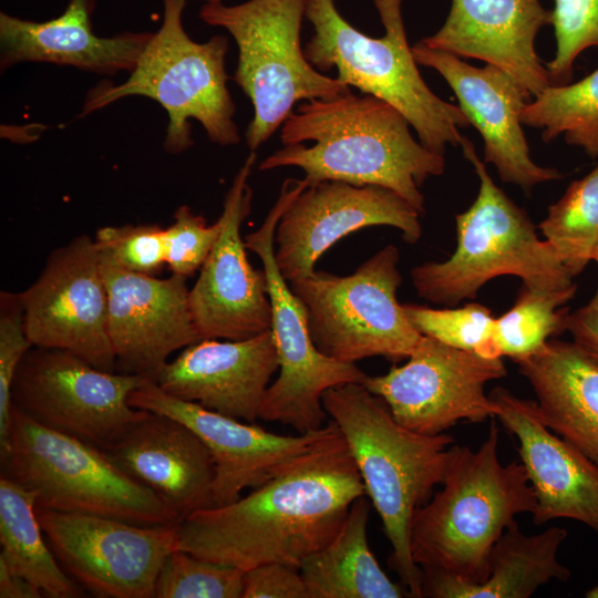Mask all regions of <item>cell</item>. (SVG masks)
<instances>
[{
	"label": "cell",
	"instance_id": "1",
	"mask_svg": "<svg viewBox=\"0 0 598 598\" xmlns=\"http://www.w3.org/2000/svg\"><path fill=\"white\" fill-rule=\"evenodd\" d=\"M331 421V420H330ZM365 489L339 427L281 474L235 502L197 511L178 525V549L248 570L300 567L341 528Z\"/></svg>",
	"mask_w": 598,
	"mask_h": 598
},
{
	"label": "cell",
	"instance_id": "2",
	"mask_svg": "<svg viewBox=\"0 0 598 598\" xmlns=\"http://www.w3.org/2000/svg\"><path fill=\"white\" fill-rule=\"evenodd\" d=\"M406 117L388 102L351 91L330 100L300 103L280 130L282 147L267 156L260 171L299 167L309 185L341 181L378 185L425 212L420 188L441 176L444 155L416 141Z\"/></svg>",
	"mask_w": 598,
	"mask_h": 598
},
{
	"label": "cell",
	"instance_id": "3",
	"mask_svg": "<svg viewBox=\"0 0 598 598\" xmlns=\"http://www.w3.org/2000/svg\"><path fill=\"white\" fill-rule=\"evenodd\" d=\"M322 404L347 442L365 495L380 515L392 547L391 568L410 597H422L421 569L411 554V526L417 509L444 481L453 437L403 426L385 401L363 383L328 389Z\"/></svg>",
	"mask_w": 598,
	"mask_h": 598
},
{
	"label": "cell",
	"instance_id": "4",
	"mask_svg": "<svg viewBox=\"0 0 598 598\" xmlns=\"http://www.w3.org/2000/svg\"><path fill=\"white\" fill-rule=\"evenodd\" d=\"M443 488L414 515L410 546L421 570L467 584L488 575L491 551L523 513L536 509L535 492L519 462L502 464L498 429L476 450L452 445Z\"/></svg>",
	"mask_w": 598,
	"mask_h": 598
},
{
	"label": "cell",
	"instance_id": "5",
	"mask_svg": "<svg viewBox=\"0 0 598 598\" xmlns=\"http://www.w3.org/2000/svg\"><path fill=\"white\" fill-rule=\"evenodd\" d=\"M159 29L144 48L128 78L121 84L102 82L86 94L79 117L127 97L145 96L168 114L164 150L177 155L193 147L190 121H197L210 142L237 145L236 105L228 89L227 37L217 34L196 42L183 22L187 0H162Z\"/></svg>",
	"mask_w": 598,
	"mask_h": 598
},
{
	"label": "cell",
	"instance_id": "6",
	"mask_svg": "<svg viewBox=\"0 0 598 598\" xmlns=\"http://www.w3.org/2000/svg\"><path fill=\"white\" fill-rule=\"evenodd\" d=\"M402 1L373 0L384 34L372 38L340 14L336 0H306L313 34L303 51L318 71L334 68L346 85L394 106L425 147L444 155L447 145H461L460 130L470 123L458 105L440 99L423 80L408 42Z\"/></svg>",
	"mask_w": 598,
	"mask_h": 598
},
{
	"label": "cell",
	"instance_id": "7",
	"mask_svg": "<svg viewBox=\"0 0 598 598\" xmlns=\"http://www.w3.org/2000/svg\"><path fill=\"white\" fill-rule=\"evenodd\" d=\"M460 146L478 177V193L474 203L455 216L457 243L451 257L412 268L411 280L419 297L454 307L474 299L493 278L506 275L539 291L576 286L553 247L538 238L527 213L493 182L473 143L464 136Z\"/></svg>",
	"mask_w": 598,
	"mask_h": 598
},
{
	"label": "cell",
	"instance_id": "8",
	"mask_svg": "<svg viewBox=\"0 0 598 598\" xmlns=\"http://www.w3.org/2000/svg\"><path fill=\"white\" fill-rule=\"evenodd\" d=\"M1 474L37 493V507L146 526L179 524L154 492L84 441L33 421L12 406Z\"/></svg>",
	"mask_w": 598,
	"mask_h": 598
},
{
	"label": "cell",
	"instance_id": "9",
	"mask_svg": "<svg viewBox=\"0 0 598 598\" xmlns=\"http://www.w3.org/2000/svg\"><path fill=\"white\" fill-rule=\"evenodd\" d=\"M306 0L204 3L198 17L226 30L238 48L233 80L250 100L254 115L245 137L256 151L283 124L298 102L330 100L350 92L338 78L318 71L301 47Z\"/></svg>",
	"mask_w": 598,
	"mask_h": 598
},
{
	"label": "cell",
	"instance_id": "10",
	"mask_svg": "<svg viewBox=\"0 0 598 598\" xmlns=\"http://www.w3.org/2000/svg\"><path fill=\"white\" fill-rule=\"evenodd\" d=\"M399 260V249L388 245L351 275L315 270L289 282L321 353L351 363L370 357L395 363L410 357L422 334L396 298L402 283Z\"/></svg>",
	"mask_w": 598,
	"mask_h": 598
},
{
	"label": "cell",
	"instance_id": "11",
	"mask_svg": "<svg viewBox=\"0 0 598 598\" xmlns=\"http://www.w3.org/2000/svg\"><path fill=\"white\" fill-rule=\"evenodd\" d=\"M308 186L305 178L283 181L279 196L258 229L244 237L247 250L262 264L271 303V328L279 374L269 385L259 419L279 422L299 434L316 432L326 424L323 393L346 383H364L368 374L355 363L321 353L315 346L308 316L275 259V233L280 217Z\"/></svg>",
	"mask_w": 598,
	"mask_h": 598
},
{
	"label": "cell",
	"instance_id": "12",
	"mask_svg": "<svg viewBox=\"0 0 598 598\" xmlns=\"http://www.w3.org/2000/svg\"><path fill=\"white\" fill-rule=\"evenodd\" d=\"M147 381L101 370L69 351L32 347L16 372L11 400L43 426L105 450L150 414L128 401Z\"/></svg>",
	"mask_w": 598,
	"mask_h": 598
},
{
	"label": "cell",
	"instance_id": "13",
	"mask_svg": "<svg viewBox=\"0 0 598 598\" xmlns=\"http://www.w3.org/2000/svg\"><path fill=\"white\" fill-rule=\"evenodd\" d=\"M50 548L66 574L103 598H153L166 557L178 549V525L146 526L37 507Z\"/></svg>",
	"mask_w": 598,
	"mask_h": 598
},
{
	"label": "cell",
	"instance_id": "14",
	"mask_svg": "<svg viewBox=\"0 0 598 598\" xmlns=\"http://www.w3.org/2000/svg\"><path fill=\"white\" fill-rule=\"evenodd\" d=\"M507 374L502 358L447 346L422 336L403 365L370 377L364 386L382 398L403 426L437 435L460 421L495 417L485 385Z\"/></svg>",
	"mask_w": 598,
	"mask_h": 598
},
{
	"label": "cell",
	"instance_id": "15",
	"mask_svg": "<svg viewBox=\"0 0 598 598\" xmlns=\"http://www.w3.org/2000/svg\"><path fill=\"white\" fill-rule=\"evenodd\" d=\"M20 298L33 347L69 351L101 370L116 371L107 291L92 237L80 235L52 250Z\"/></svg>",
	"mask_w": 598,
	"mask_h": 598
},
{
	"label": "cell",
	"instance_id": "16",
	"mask_svg": "<svg viewBox=\"0 0 598 598\" xmlns=\"http://www.w3.org/2000/svg\"><path fill=\"white\" fill-rule=\"evenodd\" d=\"M421 214L395 192L341 181L308 185L280 217L275 259L290 282L311 275L319 258L338 240L372 226H391L408 244L422 236Z\"/></svg>",
	"mask_w": 598,
	"mask_h": 598
},
{
	"label": "cell",
	"instance_id": "17",
	"mask_svg": "<svg viewBox=\"0 0 598 598\" xmlns=\"http://www.w3.org/2000/svg\"><path fill=\"white\" fill-rule=\"evenodd\" d=\"M248 155L227 190L219 216L221 233L189 289V306L202 339L241 340L271 328V303L264 269L248 260L240 228L251 212L248 178L256 164Z\"/></svg>",
	"mask_w": 598,
	"mask_h": 598
},
{
	"label": "cell",
	"instance_id": "18",
	"mask_svg": "<svg viewBox=\"0 0 598 598\" xmlns=\"http://www.w3.org/2000/svg\"><path fill=\"white\" fill-rule=\"evenodd\" d=\"M128 401L136 409L183 422L203 441L215 464L214 506L230 504L245 488H256L275 478L308 454L331 430L329 421L316 432L277 434L175 398L153 381L135 389Z\"/></svg>",
	"mask_w": 598,
	"mask_h": 598
},
{
	"label": "cell",
	"instance_id": "19",
	"mask_svg": "<svg viewBox=\"0 0 598 598\" xmlns=\"http://www.w3.org/2000/svg\"><path fill=\"white\" fill-rule=\"evenodd\" d=\"M101 262L116 371L156 382L169 357L202 339L187 278L134 274Z\"/></svg>",
	"mask_w": 598,
	"mask_h": 598
},
{
	"label": "cell",
	"instance_id": "20",
	"mask_svg": "<svg viewBox=\"0 0 598 598\" xmlns=\"http://www.w3.org/2000/svg\"><path fill=\"white\" fill-rule=\"evenodd\" d=\"M419 65L435 70L453 90L458 106L484 142V162L495 166L502 182L529 193L536 185L560 179L556 168L543 167L530 156L520 114L532 97L503 69L476 68L421 41L412 47Z\"/></svg>",
	"mask_w": 598,
	"mask_h": 598
},
{
	"label": "cell",
	"instance_id": "21",
	"mask_svg": "<svg viewBox=\"0 0 598 598\" xmlns=\"http://www.w3.org/2000/svg\"><path fill=\"white\" fill-rule=\"evenodd\" d=\"M488 396L495 417L518 441L520 463L536 496L534 524L569 518L598 534V464L544 423L536 401L502 386Z\"/></svg>",
	"mask_w": 598,
	"mask_h": 598
},
{
	"label": "cell",
	"instance_id": "22",
	"mask_svg": "<svg viewBox=\"0 0 598 598\" xmlns=\"http://www.w3.org/2000/svg\"><path fill=\"white\" fill-rule=\"evenodd\" d=\"M278 368L267 330L241 340L200 339L169 360L155 383L175 398L255 423Z\"/></svg>",
	"mask_w": 598,
	"mask_h": 598
},
{
	"label": "cell",
	"instance_id": "23",
	"mask_svg": "<svg viewBox=\"0 0 598 598\" xmlns=\"http://www.w3.org/2000/svg\"><path fill=\"white\" fill-rule=\"evenodd\" d=\"M548 24L553 10L539 0H452L443 25L421 42L498 66L534 97L550 84L535 49L539 30Z\"/></svg>",
	"mask_w": 598,
	"mask_h": 598
},
{
	"label": "cell",
	"instance_id": "24",
	"mask_svg": "<svg viewBox=\"0 0 598 598\" xmlns=\"http://www.w3.org/2000/svg\"><path fill=\"white\" fill-rule=\"evenodd\" d=\"M103 451L127 475L154 492L181 522L214 506L213 456L183 422L150 412Z\"/></svg>",
	"mask_w": 598,
	"mask_h": 598
},
{
	"label": "cell",
	"instance_id": "25",
	"mask_svg": "<svg viewBox=\"0 0 598 598\" xmlns=\"http://www.w3.org/2000/svg\"><path fill=\"white\" fill-rule=\"evenodd\" d=\"M95 0H69L47 21L0 13L1 72L23 62L72 66L100 75L131 72L153 32L124 31L99 37L92 23Z\"/></svg>",
	"mask_w": 598,
	"mask_h": 598
},
{
	"label": "cell",
	"instance_id": "26",
	"mask_svg": "<svg viewBox=\"0 0 598 598\" xmlns=\"http://www.w3.org/2000/svg\"><path fill=\"white\" fill-rule=\"evenodd\" d=\"M516 363L544 423L598 464V359L574 341L551 339Z\"/></svg>",
	"mask_w": 598,
	"mask_h": 598
},
{
	"label": "cell",
	"instance_id": "27",
	"mask_svg": "<svg viewBox=\"0 0 598 598\" xmlns=\"http://www.w3.org/2000/svg\"><path fill=\"white\" fill-rule=\"evenodd\" d=\"M567 530L553 526L525 535L516 520L494 545L487 578L467 584L445 575L421 570L422 597L433 598H527L551 580L567 581L570 570L557 557Z\"/></svg>",
	"mask_w": 598,
	"mask_h": 598
},
{
	"label": "cell",
	"instance_id": "28",
	"mask_svg": "<svg viewBox=\"0 0 598 598\" xmlns=\"http://www.w3.org/2000/svg\"><path fill=\"white\" fill-rule=\"evenodd\" d=\"M370 502L357 498L337 535L299 569L309 598H401L406 588L381 568L368 540Z\"/></svg>",
	"mask_w": 598,
	"mask_h": 598
},
{
	"label": "cell",
	"instance_id": "29",
	"mask_svg": "<svg viewBox=\"0 0 598 598\" xmlns=\"http://www.w3.org/2000/svg\"><path fill=\"white\" fill-rule=\"evenodd\" d=\"M0 559L52 598H78L83 588L50 548L37 513V493L1 474Z\"/></svg>",
	"mask_w": 598,
	"mask_h": 598
},
{
	"label": "cell",
	"instance_id": "30",
	"mask_svg": "<svg viewBox=\"0 0 598 598\" xmlns=\"http://www.w3.org/2000/svg\"><path fill=\"white\" fill-rule=\"evenodd\" d=\"M523 125L542 131L549 143L558 136L598 157V69L575 83L549 84L520 114Z\"/></svg>",
	"mask_w": 598,
	"mask_h": 598
},
{
	"label": "cell",
	"instance_id": "31",
	"mask_svg": "<svg viewBox=\"0 0 598 598\" xmlns=\"http://www.w3.org/2000/svg\"><path fill=\"white\" fill-rule=\"evenodd\" d=\"M538 228L568 272L581 274L598 244V163L548 207Z\"/></svg>",
	"mask_w": 598,
	"mask_h": 598
},
{
	"label": "cell",
	"instance_id": "32",
	"mask_svg": "<svg viewBox=\"0 0 598 598\" xmlns=\"http://www.w3.org/2000/svg\"><path fill=\"white\" fill-rule=\"evenodd\" d=\"M576 291L577 286L539 291L523 285L512 308L494 320L492 354L516 362L538 350L550 337L566 331L569 310L559 307L571 300Z\"/></svg>",
	"mask_w": 598,
	"mask_h": 598
},
{
	"label": "cell",
	"instance_id": "33",
	"mask_svg": "<svg viewBox=\"0 0 598 598\" xmlns=\"http://www.w3.org/2000/svg\"><path fill=\"white\" fill-rule=\"evenodd\" d=\"M245 570L176 549L158 573L156 598H243Z\"/></svg>",
	"mask_w": 598,
	"mask_h": 598
},
{
	"label": "cell",
	"instance_id": "34",
	"mask_svg": "<svg viewBox=\"0 0 598 598\" xmlns=\"http://www.w3.org/2000/svg\"><path fill=\"white\" fill-rule=\"evenodd\" d=\"M403 310L422 336L454 348L494 357L491 338L495 318L487 307L467 303L460 308L434 309L420 305H403Z\"/></svg>",
	"mask_w": 598,
	"mask_h": 598
},
{
	"label": "cell",
	"instance_id": "35",
	"mask_svg": "<svg viewBox=\"0 0 598 598\" xmlns=\"http://www.w3.org/2000/svg\"><path fill=\"white\" fill-rule=\"evenodd\" d=\"M100 261L156 276L166 265L164 228L156 224L100 227L93 238Z\"/></svg>",
	"mask_w": 598,
	"mask_h": 598
},
{
	"label": "cell",
	"instance_id": "36",
	"mask_svg": "<svg viewBox=\"0 0 598 598\" xmlns=\"http://www.w3.org/2000/svg\"><path fill=\"white\" fill-rule=\"evenodd\" d=\"M554 58L546 64L550 84L569 83L578 56L598 49V0H555L553 24Z\"/></svg>",
	"mask_w": 598,
	"mask_h": 598
},
{
	"label": "cell",
	"instance_id": "37",
	"mask_svg": "<svg viewBox=\"0 0 598 598\" xmlns=\"http://www.w3.org/2000/svg\"><path fill=\"white\" fill-rule=\"evenodd\" d=\"M220 217L208 225L187 205H181L173 215V223L164 228L166 266L172 274L188 278L206 261L221 233Z\"/></svg>",
	"mask_w": 598,
	"mask_h": 598
},
{
	"label": "cell",
	"instance_id": "38",
	"mask_svg": "<svg viewBox=\"0 0 598 598\" xmlns=\"http://www.w3.org/2000/svg\"><path fill=\"white\" fill-rule=\"evenodd\" d=\"M24 324L20 292H0V451L7 445L11 422V388L16 372L32 348Z\"/></svg>",
	"mask_w": 598,
	"mask_h": 598
},
{
	"label": "cell",
	"instance_id": "39",
	"mask_svg": "<svg viewBox=\"0 0 598 598\" xmlns=\"http://www.w3.org/2000/svg\"><path fill=\"white\" fill-rule=\"evenodd\" d=\"M243 598H309L296 566L267 563L245 570Z\"/></svg>",
	"mask_w": 598,
	"mask_h": 598
},
{
	"label": "cell",
	"instance_id": "40",
	"mask_svg": "<svg viewBox=\"0 0 598 598\" xmlns=\"http://www.w3.org/2000/svg\"><path fill=\"white\" fill-rule=\"evenodd\" d=\"M566 331L575 343L598 359V288L585 306L568 313Z\"/></svg>",
	"mask_w": 598,
	"mask_h": 598
},
{
	"label": "cell",
	"instance_id": "41",
	"mask_svg": "<svg viewBox=\"0 0 598 598\" xmlns=\"http://www.w3.org/2000/svg\"><path fill=\"white\" fill-rule=\"evenodd\" d=\"M42 596V591L35 585L13 571L0 559L1 598H39Z\"/></svg>",
	"mask_w": 598,
	"mask_h": 598
},
{
	"label": "cell",
	"instance_id": "42",
	"mask_svg": "<svg viewBox=\"0 0 598 598\" xmlns=\"http://www.w3.org/2000/svg\"><path fill=\"white\" fill-rule=\"evenodd\" d=\"M586 596L589 597V598H598V585L596 587H594L592 589H590L586 594Z\"/></svg>",
	"mask_w": 598,
	"mask_h": 598
},
{
	"label": "cell",
	"instance_id": "43",
	"mask_svg": "<svg viewBox=\"0 0 598 598\" xmlns=\"http://www.w3.org/2000/svg\"><path fill=\"white\" fill-rule=\"evenodd\" d=\"M592 260L598 265V244L595 248V251H594V255H592Z\"/></svg>",
	"mask_w": 598,
	"mask_h": 598
},
{
	"label": "cell",
	"instance_id": "44",
	"mask_svg": "<svg viewBox=\"0 0 598 598\" xmlns=\"http://www.w3.org/2000/svg\"><path fill=\"white\" fill-rule=\"evenodd\" d=\"M197 1H202L204 3H217V2H223L224 0H197Z\"/></svg>",
	"mask_w": 598,
	"mask_h": 598
}]
</instances>
